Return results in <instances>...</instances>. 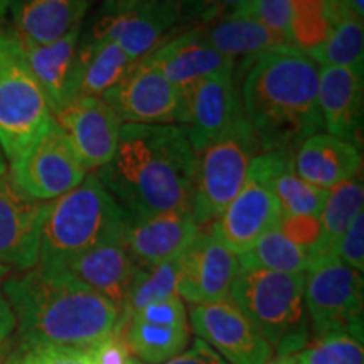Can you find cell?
Masks as SVG:
<instances>
[{
	"instance_id": "1",
	"label": "cell",
	"mask_w": 364,
	"mask_h": 364,
	"mask_svg": "<svg viewBox=\"0 0 364 364\" xmlns=\"http://www.w3.org/2000/svg\"><path fill=\"white\" fill-rule=\"evenodd\" d=\"M199 156L181 125L122 124L115 154L95 174L132 220L188 209Z\"/></svg>"
},
{
	"instance_id": "2",
	"label": "cell",
	"mask_w": 364,
	"mask_h": 364,
	"mask_svg": "<svg viewBox=\"0 0 364 364\" xmlns=\"http://www.w3.org/2000/svg\"><path fill=\"white\" fill-rule=\"evenodd\" d=\"M4 295L16 317L14 348L63 346L91 349L115 331L117 309L83 282L36 265L6 277Z\"/></svg>"
},
{
	"instance_id": "3",
	"label": "cell",
	"mask_w": 364,
	"mask_h": 364,
	"mask_svg": "<svg viewBox=\"0 0 364 364\" xmlns=\"http://www.w3.org/2000/svg\"><path fill=\"white\" fill-rule=\"evenodd\" d=\"M240 90L241 110L262 152L290 150L318 134V65L294 46H277L252 59Z\"/></svg>"
},
{
	"instance_id": "4",
	"label": "cell",
	"mask_w": 364,
	"mask_h": 364,
	"mask_svg": "<svg viewBox=\"0 0 364 364\" xmlns=\"http://www.w3.org/2000/svg\"><path fill=\"white\" fill-rule=\"evenodd\" d=\"M132 218L115 201L95 172L81 184L49 203L41 235L38 265L58 268L63 263L107 243H124Z\"/></svg>"
},
{
	"instance_id": "5",
	"label": "cell",
	"mask_w": 364,
	"mask_h": 364,
	"mask_svg": "<svg viewBox=\"0 0 364 364\" xmlns=\"http://www.w3.org/2000/svg\"><path fill=\"white\" fill-rule=\"evenodd\" d=\"M304 282L306 273L240 267L231 285L230 299L279 356L297 354L311 341Z\"/></svg>"
},
{
	"instance_id": "6",
	"label": "cell",
	"mask_w": 364,
	"mask_h": 364,
	"mask_svg": "<svg viewBox=\"0 0 364 364\" xmlns=\"http://www.w3.org/2000/svg\"><path fill=\"white\" fill-rule=\"evenodd\" d=\"M54 122L46 93L27 66L11 27L0 29V149L9 164L19 161Z\"/></svg>"
},
{
	"instance_id": "7",
	"label": "cell",
	"mask_w": 364,
	"mask_h": 364,
	"mask_svg": "<svg viewBox=\"0 0 364 364\" xmlns=\"http://www.w3.org/2000/svg\"><path fill=\"white\" fill-rule=\"evenodd\" d=\"M258 154H262L260 144L245 115L199 154L191 204V213L199 226L211 225L233 201Z\"/></svg>"
},
{
	"instance_id": "8",
	"label": "cell",
	"mask_w": 364,
	"mask_h": 364,
	"mask_svg": "<svg viewBox=\"0 0 364 364\" xmlns=\"http://www.w3.org/2000/svg\"><path fill=\"white\" fill-rule=\"evenodd\" d=\"M363 275L334 253L316 258L306 272L304 304L314 336L363 334Z\"/></svg>"
},
{
	"instance_id": "9",
	"label": "cell",
	"mask_w": 364,
	"mask_h": 364,
	"mask_svg": "<svg viewBox=\"0 0 364 364\" xmlns=\"http://www.w3.org/2000/svg\"><path fill=\"white\" fill-rule=\"evenodd\" d=\"M273 150L258 154L250 166L248 177L236 198L211 223V233L235 255H243L280 225L282 211L273 194Z\"/></svg>"
},
{
	"instance_id": "10",
	"label": "cell",
	"mask_w": 364,
	"mask_h": 364,
	"mask_svg": "<svg viewBox=\"0 0 364 364\" xmlns=\"http://www.w3.org/2000/svg\"><path fill=\"white\" fill-rule=\"evenodd\" d=\"M201 0H164L156 4H140L122 11L100 14L91 36L115 43L132 61L139 63L157 46L174 36L184 21H201L204 24Z\"/></svg>"
},
{
	"instance_id": "11",
	"label": "cell",
	"mask_w": 364,
	"mask_h": 364,
	"mask_svg": "<svg viewBox=\"0 0 364 364\" xmlns=\"http://www.w3.org/2000/svg\"><path fill=\"white\" fill-rule=\"evenodd\" d=\"M7 174L22 193L38 201L51 203L81 184L88 171L54 120L34 147L19 161L9 164Z\"/></svg>"
},
{
	"instance_id": "12",
	"label": "cell",
	"mask_w": 364,
	"mask_h": 364,
	"mask_svg": "<svg viewBox=\"0 0 364 364\" xmlns=\"http://www.w3.org/2000/svg\"><path fill=\"white\" fill-rule=\"evenodd\" d=\"M243 115L235 70L199 80L181 91L179 124L188 134L196 154L225 134Z\"/></svg>"
},
{
	"instance_id": "13",
	"label": "cell",
	"mask_w": 364,
	"mask_h": 364,
	"mask_svg": "<svg viewBox=\"0 0 364 364\" xmlns=\"http://www.w3.org/2000/svg\"><path fill=\"white\" fill-rule=\"evenodd\" d=\"M189 327L228 364H267L273 348L230 297L189 309Z\"/></svg>"
},
{
	"instance_id": "14",
	"label": "cell",
	"mask_w": 364,
	"mask_h": 364,
	"mask_svg": "<svg viewBox=\"0 0 364 364\" xmlns=\"http://www.w3.org/2000/svg\"><path fill=\"white\" fill-rule=\"evenodd\" d=\"M102 98L122 124H179L181 91L144 61L135 63Z\"/></svg>"
},
{
	"instance_id": "15",
	"label": "cell",
	"mask_w": 364,
	"mask_h": 364,
	"mask_svg": "<svg viewBox=\"0 0 364 364\" xmlns=\"http://www.w3.org/2000/svg\"><path fill=\"white\" fill-rule=\"evenodd\" d=\"M48 208L22 193L7 172L0 177V265L19 272L38 265Z\"/></svg>"
},
{
	"instance_id": "16",
	"label": "cell",
	"mask_w": 364,
	"mask_h": 364,
	"mask_svg": "<svg viewBox=\"0 0 364 364\" xmlns=\"http://www.w3.org/2000/svg\"><path fill=\"white\" fill-rule=\"evenodd\" d=\"M240 272L238 255L230 252L209 231L196 235L179 262L177 295L193 306L230 297L231 285Z\"/></svg>"
},
{
	"instance_id": "17",
	"label": "cell",
	"mask_w": 364,
	"mask_h": 364,
	"mask_svg": "<svg viewBox=\"0 0 364 364\" xmlns=\"http://www.w3.org/2000/svg\"><path fill=\"white\" fill-rule=\"evenodd\" d=\"M88 172L98 171L115 154L122 122L103 98L75 97L54 115Z\"/></svg>"
},
{
	"instance_id": "18",
	"label": "cell",
	"mask_w": 364,
	"mask_h": 364,
	"mask_svg": "<svg viewBox=\"0 0 364 364\" xmlns=\"http://www.w3.org/2000/svg\"><path fill=\"white\" fill-rule=\"evenodd\" d=\"M142 61L182 91L216 73L235 70L233 59L223 56L204 39L203 24L179 31L157 46Z\"/></svg>"
},
{
	"instance_id": "19",
	"label": "cell",
	"mask_w": 364,
	"mask_h": 364,
	"mask_svg": "<svg viewBox=\"0 0 364 364\" xmlns=\"http://www.w3.org/2000/svg\"><path fill=\"white\" fill-rule=\"evenodd\" d=\"M318 112L327 134L361 149L363 73L341 66H318Z\"/></svg>"
},
{
	"instance_id": "20",
	"label": "cell",
	"mask_w": 364,
	"mask_h": 364,
	"mask_svg": "<svg viewBox=\"0 0 364 364\" xmlns=\"http://www.w3.org/2000/svg\"><path fill=\"white\" fill-rule=\"evenodd\" d=\"M201 226L188 209L144 220H132L124 245L139 267H152L177 258L193 243Z\"/></svg>"
},
{
	"instance_id": "21",
	"label": "cell",
	"mask_w": 364,
	"mask_h": 364,
	"mask_svg": "<svg viewBox=\"0 0 364 364\" xmlns=\"http://www.w3.org/2000/svg\"><path fill=\"white\" fill-rule=\"evenodd\" d=\"M61 270L83 282L95 292L105 297L117 312L124 307L135 273L139 270L129 250L122 241L100 245L63 263Z\"/></svg>"
},
{
	"instance_id": "22",
	"label": "cell",
	"mask_w": 364,
	"mask_h": 364,
	"mask_svg": "<svg viewBox=\"0 0 364 364\" xmlns=\"http://www.w3.org/2000/svg\"><path fill=\"white\" fill-rule=\"evenodd\" d=\"M361 149L327 132H318L294 150V171L318 189L336 186L361 174Z\"/></svg>"
},
{
	"instance_id": "23",
	"label": "cell",
	"mask_w": 364,
	"mask_h": 364,
	"mask_svg": "<svg viewBox=\"0 0 364 364\" xmlns=\"http://www.w3.org/2000/svg\"><path fill=\"white\" fill-rule=\"evenodd\" d=\"M19 38V36H17ZM81 39V26L53 43L36 44L19 38L27 66L46 93L53 117L73 100V75Z\"/></svg>"
},
{
	"instance_id": "24",
	"label": "cell",
	"mask_w": 364,
	"mask_h": 364,
	"mask_svg": "<svg viewBox=\"0 0 364 364\" xmlns=\"http://www.w3.org/2000/svg\"><path fill=\"white\" fill-rule=\"evenodd\" d=\"M95 0H11V29L21 39L36 44L53 43L83 26Z\"/></svg>"
},
{
	"instance_id": "25",
	"label": "cell",
	"mask_w": 364,
	"mask_h": 364,
	"mask_svg": "<svg viewBox=\"0 0 364 364\" xmlns=\"http://www.w3.org/2000/svg\"><path fill=\"white\" fill-rule=\"evenodd\" d=\"M134 65L135 61H132L115 43L91 36L90 41L78 46L73 75V98H102L124 78Z\"/></svg>"
},
{
	"instance_id": "26",
	"label": "cell",
	"mask_w": 364,
	"mask_h": 364,
	"mask_svg": "<svg viewBox=\"0 0 364 364\" xmlns=\"http://www.w3.org/2000/svg\"><path fill=\"white\" fill-rule=\"evenodd\" d=\"M204 39L223 56L245 58L247 63L285 43L270 33L252 14H233L203 26Z\"/></svg>"
},
{
	"instance_id": "27",
	"label": "cell",
	"mask_w": 364,
	"mask_h": 364,
	"mask_svg": "<svg viewBox=\"0 0 364 364\" xmlns=\"http://www.w3.org/2000/svg\"><path fill=\"white\" fill-rule=\"evenodd\" d=\"M125 341L130 354L145 364H164L186 349L191 339V327L147 322L130 318L120 331H113Z\"/></svg>"
},
{
	"instance_id": "28",
	"label": "cell",
	"mask_w": 364,
	"mask_h": 364,
	"mask_svg": "<svg viewBox=\"0 0 364 364\" xmlns=\"http://www.w3.org/2000/svg\"><path fill=\"white\" fill-rule=\"evenodd\" d=\"M272 189L279 201L282 218L321 215L329 191L309 184L294 171V152L273 150Z\"/></svg>"
},
{
	"instance_id": "29",
	"label": "cell",
	"mask_w": 364,
	"mask_h": 364,
	"mask_svg": "<svg viewBox=\"0 0 364 364\" xmlns=\"http://www.w3.org/2000/svg\"><path fill=\"white\" fill-rule=\"evenodd\" d=\"M364 206V184L361 174L336 186L327 193L324 208L318 215L321 243L318 257L334 253L336 245Z\"/></svg>"
},
{
	"instance_id": "30",
	"label": "cell",
	"mask_w": 364,
	"mask_h": 364,
	"mask_svg": "<svg viewBox=\"0 0 364 364\" xmlns=\"http://www.w3.org/2000/svg\"><path fill=\"white\" fill-rule=\"evenodd\" d=\"M316 258L311 250L287 238L279 226L263 235L248 252L238 255L240 267H257L280 273H306Z\"/></svg>"
},
{
	"instance_id": "31",
	"label": "cell",
	"mask_w": 364,
	"mask_h": 364,
	"mask_svg": "<svg viewBox=\"0 0 364 364\" xmlns=\"http://www.w3.org/2000/svg\"><path fill=\"white\" fill-rule=\"evenodd\" d=\"M181 255L177 258H172V260L159 263V265L139 267V270L135 273L134 284L130 287V292L127 295L124 307L118 312L115 331L124 329L127 322H129L136 312L142 311L144 307H147L149 304H154L157 302V300L177 295Z\"/></svg>"
},
{
	"instance_id": "32",
	"label": "cell",
	"mask_w": 364,
	"mask_h": 364,
	"mask_svg": "<svg viewBox=\"0 0 364 364\" xmlns=\"http://www.w3.org/2000/svg\"><path fill=\"white\" fill-rule=\"evenodd\" d=\"M318 66H341L361 71L364 68V24L363 19L346 14L332 26L321 44L306 53Z\"/></svg>"
},
{
	"instance_id": "33",
	"label": "cell",
	"mask_w": 364,
	"mask_h": 364,
	"mask_svg": "<svg viewBox=\"0 0 364 364\" xmlns=\"http://www.w3.org/2000/svg\"><path fill=\"white\" fill-rule=\"evenodd\" d=\"M297 356L299 364H364L363 334L327 332L314 336Z\"/></svg>"
},
{
	"instance_id": "34",
	"label": "cell",
	"mask_w": 364,
	"mask_h": 364,
	"mask_svg": "<svg viewBox=\"0 0 364 364\" xmlns=\"http://www.w3.org/2000/svg\"><path fill=\"white\" fill-rule=\"evenodd\" d=\"M6 364H97L91 349L63 348V346H33V348H12L4 358Z\"/></svg>"
},
{
	"instance_id": "35",
	"label": "cell",
	"mask_w": 364,
	"mask_h": 364,
	"mask_svg": "<svg viewBox=\"0 0 364 364\" xmlns=\"http://www.w3.org/2000/svg\"><path fill=\"white\" fill-rule=\"evenodd\" d=\"M287 46H294V0H252L248 12Z\"/></svg>"
},
{
	"instance_id": "36",
	"label": "cell",
	"mask_w": 364,
	"mask_h": 364,
	"mask_svg": "<svg viewBox=\"0 0 364 364\" xmlns=\"http://www.w3.org/2000/svg\"><path fill=\"white\" fill-rule=\"evenodd\" d=\"M334 255L353 270H364V213L354 218L346 233L341 236L334 248Z\"/></svg>"
},
{
	"instance_id": "37",
	"label": "cell",
	"mask_w": 364,
	"mask_h": 364,
	"mask_svg": "<svg viewBox=\"0 0 364 364\" xmlns=\"http://www.w3.org/2000/svg\"><path fill=\"white\" fill-rule=\"evenodd\" d=\"M280 231L294 243L311 250L318 258V243H321V223L316 216H290L280 220Z\"/></svg>"
},
{
	"instance_id": "38",
	"label": "cell",
	"mask_w": 364,
	"mask_h": 364,
	"mask_svg": "<svg viewBox=\"0 0 364 364\" xmlns=\"http://www.w3.org/2000/svg\"><path fill=\"white\" fill-rule=\"evenodd\" d=\"M91 353H93L97 364H125L130 356L125 341L120 336H117L115 332L110 338L91 348Z\"/></svg>"
},
{
	"instance_id": "39",
	"label": "cell",
	"mask_w": 364,
	"mask_h": 364,
	"mask_svg": "<svg viewBox=\"0 0 364 364\" xmlns=\"http://www.w3.org/2000/svg\"><path fill=\"white\" fill-rule=\"evenodd\" d=\"M164 364H228L220 354H218L211 346H208L204 341L196 339L191 344L189 349L177 354L176 358L169 359Z\"/></svg>"
},
{
	"instance_id": "40",
	"label": "cell",
	"mask_w": 364,
	"mask_h": 364,
	"mask_svg": "<svg viewBox=\"0 0 364 364\" xmlns=\"http://www.w3.org/2000/svg\"><path fill=\"white\" fill-rule=\"evenodd\" d=\"M252 0H203L208 12V24L215 19L233 16V14H247Z\"/></svg>"
},
{
	"instance_id": "41",
	"label": "cell",
	"mask_w": 364,
	"mask_h": 364,
	"mask_svg": "<svg viewBox=\"0 0 364 364\" xmlns=\"http://www.w3.org/2000/svg\"><path fill=\"white\" fill-rule=\"evenodd\" d=\"M164 2V0H103L100 14H110L122 11V9L132 7V6H140V4H156Z\"/></svg>"
},
{
	"instance_id": "42",
	"label": "cell",
	"mask_w": 364,
	"mask_h": 364,
	"mask_svg": "<svg viewBox=\"0 0 364 364\" xmlns=\"http://www.w3.org/2000/svg\"><path fill=\"white\" fill-rule=\"evenodd\" d=\"M297 354H285V356H277L275 359H270V361H268L267 364H299Z\"/></svg>"
},
{
	"instance_id": "43",
	"label": "cell",
	"mask_w": 364,
	"mask_h": 364,
	"mask_svg": "<svg viewBox=\"0 0 364 364\" xmlns=\"http://www.w3.org/2000/svg\"><path fill=\"white\" fill-rule=\"evenodd\" d=\"M9 4H11V0H0V22L6 19Z\"/></svg>"
},
{
	"instance_id": "44",
	"label": "cell",
	"mask_w": 364,
	"mask_h": 364,
	"mask_svg": "<svg viewBox=\"0 0 364 364\" xmlns=\"http://www.w3.org/2000/svg\"><path fill=\"white\" fill-rule=\"evenodd\" d=\"M7 275H9V268L0 265V295L4 294V280H6Z\"/></svg>"
},
{
	"instance_id": "45",
	"label": "cell",
	"mask_w": 364,
	"mask_h": 364,
	"mask_svg": "<svg viewBox=\"0 0 364 364\" xmlns=\"http://www.w3.org/2000/svg\"><path fill=\"white\" fill-rule=\"evenodd\" d=\"M6 172H7V161H6V157H4L2 149H0V177L6 174Z\"/></svg>"
},
{
	"instance_id": "46",
	"label": "cell",
	"mask_w": 364,
	"mask_h": 364,
	"mask_svg": "<svg viewBox=\"0 0 364 364\" xmlns=\"http://www.w3.org/2000/svg\"><path fill=\"white\" fill-rule=\"evenodd\" d=\"M125 364H145L144 361H140V359H136L135 356H132V354H130V356H129V359H127V363Z\"/></svg>"
},
{
	"instance_id": "47",
	"label": "cell",
	"mask_w": 364,
	"mask_h": 364,
	"mask_svg": "<svg viewBox=\"0 0 364 364\" xmlns=\"http://www.w3.org/2000/svg\"><path fill=\"white\" fill-rule=\"evenodd\" d=\"M0 364H6V363H4V359H0Z\"/></svg>"
}]
</instances>
